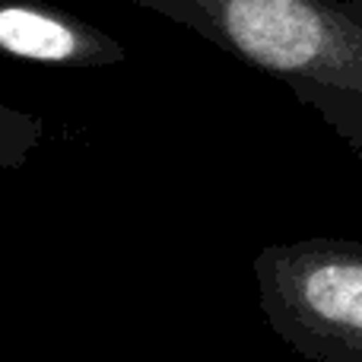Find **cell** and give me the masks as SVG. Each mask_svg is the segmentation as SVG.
<instances>
[{"mask_svg": "<svg viewBox=\"0 0 362 362\" xmlns=\"http://www.w3.org/2000/svg\"><path fill=\"white\" fill-rule=\"evenodd\" d=\"M280 80L362 156V0H131Z\"/></svg>", "mask_w": 362, "mask_h": 362, "instance_id": "6da1fadb", "label": "cell"}, {"mask_svg": "<svg viewBox=\"0 0 362 362\" xmlns=\"http://www.w3.org/2000/svg\"><path fill=\"white\" fill-rule=\"evenodd\" d=\"M270 331L308 362H362V242L299 238L255 257Z\"/></svg>", "mask_w": 362, "mask_h": 362, "instance_id": "7a4b0ae2", "label": "cell"}, {"mask_svg": "<svg viewBox=\"0 0 362 362\" xmlns=\"http://www.w3.org/2000/svg\"><path fill=\"white\" fill-rule=\"evenodd\" d=\"M0 54L48 67H108L124 45L45 0H0Z\"/></svg>", "mask_w": 362, "mask_h": 362, "instance_id": "3957f363", "label": "cell"}, {"mask_svg": "<svg viewBox=\"0 0 362 362\" xmlns=\"http://www.w3.org/2000/svg\"><path fill=\"white\" fill-rule=\"evenodd\" d=\"M45 137V121L38 115L0 105V169H23Z\"/></svg>", "mask_w": 362, "mask_h": 362, "instance_id": "277c9868", "label": "cell"}]
</instances>
